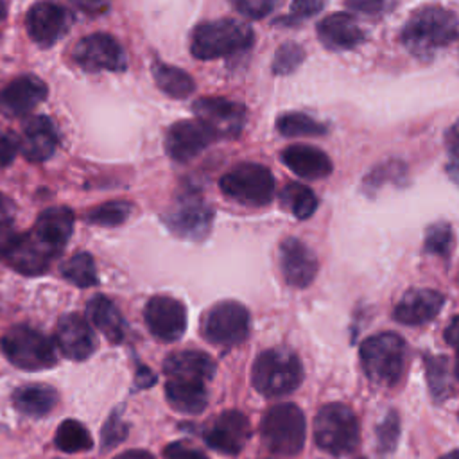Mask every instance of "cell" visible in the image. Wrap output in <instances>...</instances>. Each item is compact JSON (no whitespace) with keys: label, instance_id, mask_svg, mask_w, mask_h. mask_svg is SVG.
Wrapping results in <instances>:
<instances>
[{"label":"cell","instance_id":"60d3db41","mask_svg":"<svg viewBox=\"0 0 459 459\" xmlns=\"http://www.w3.org/2000/svg\"><path fill=\"white\" fill-rule=\"evenodd\" d=\"M446 145V172L454 183L459 185V120L452 124L445 134Z\"/></svg>","mask_w":459,"mask_h":459},{"label":"cell","instance_id":"816d5d0a","mask_svg":"<svg viewBox=\"0 0 459 459\" xmlns=\"http://www.w3.org/2000/svg\"><path fill=\"white\" fill-rule=\"evenodd\" d=\"M18 233L11 228V224H5V226H0V258L5 255V251L9 249V246L13 244L14 237Z\"/></svg>","mask_w":459,"mask_h":459},{"label":"cell","instance_id":"6da1fadb","mask_svg":"<svg viewBox=\"0 0 459 459\" xmlns=\"http://www.w3.org/2000/svg\"><path fill=\"white\" fill-rule=\"evenodd\" d=\"M459 32L457 16L441 5H421L405 22L400 39L402 45L418 59L429 61L450 45Z\"/></svg>","mask_w":459,"mask_h":459},{"label":"cell","instance_id":"ac0fdd59","mask_svg":"<svg viewBox=\"0 0 459 459\" xmlns=\"http://www.w3.org/2000/svg\"><path fill=\"white\" fill-rule=\"evenodd\" d=\"M47 99V84L36 75H20L0 90V113L9 118L29 115Z\"/></svg>","mask_w":459,"mask_h":459},{"label":"cell","instance_id":"681fc988","mask_svg":"<svg viewBox=\"0 0 459 459\" xmlns=\"http://www.w3.org/2000/svg\"><path fill=\"white\" fill-rule=\"evenodd\" d=\"M13 217H14V203L4 192H0V226L11 224Z\"/></svg>","mask_w":459,"mask_h":459},{"label":"cell","instance_id":"d4e9b609","mask_svg":"<svg viewBox=\"0 0 459 459\" xmlns=\"http://www.w3.org/2000/svg\"><path fill=\"white\" fill-rule=\"evenodd\" d=\"M74 212L66 206L47 208L38 215L32 233L59 255L74 231Z\"/></svg>","mask_w":459,"mask_h":459},{"label":"cell","instance_id":"836d02e7","mask_svg":"<svg viewBox=\"0 0 459 459\" xmlns=\"http://www.w3.org/2000/svg\"><path fill=\"white\" fill-rule=\"evenodd\" d=\"M407 176V169L405 163L398 161V160H389L384 163H378L362 181V190L368 195H373L375 192H378L384 185L387 183H400L403 181Z\"/></svg>","mask_w":459,"mask_h":459},{"label":"cell","instance_id":"e0dca14e","mask_svg":"<svg viewBox=\"0 0 459 459\" xmlns=\"http://www.w3.org/2000/svg\"><path fill=\"white\" fill-rule=\"evenodd\" d=\"M317 258L308 246L296 237H287L280 244V271L283 280L296 289L308 287L317 274Z\"/></svg>","mask_w":459,"mask_h":459},{"label":"cell","instance_id":"4dcf8cb0","mask_svg":"<svg viewBox=\"0 0 459 459\" xmlns=\"http://www.w3.org/2000/svg\"><path fill=\"white\" fill-rule=\"evenodd\" d=\"M281 204L296 217V219H308L314 215L317 208L316 194L303 183H289L280 192Z\"/></svg>","mask_w":459,"mask_h":459},{"label":"cell","instance_id":"277c9868","mask_svg":"<svg viewBox=\"0 0 459 459\" xmlns=\"http://www.w3.org/2000/svg\"><path fill=\"white\" fill-rule=\"evenodd\" d=\"M251 380L260 394L276 398L292 393L301 384L303 368L296 353L285 348H269L255 359Z\"/></svg>","mask_w":459,"mask_h":459},{"label":"cell","instance_id":"1f68e13d","mask_svg":"<svg viewBox=\"0 0 459 459\" xmlns=\"http://www.w3.org/2000/svg\"><path fill=\"white\" fill-rule=\"evenodd\" d=\"M276 129L280 134L287 138L294 136H321L326 133V126L307 113L299 111H290L283 113L276 118Z\"/></svg>","mask_w":459,"mask_h":459},{"label":"cell","instance_id":"5bb4252c","mask_svg":"<svg viewBox=\"0 0 459 459\" xmlns=\"http://www.w3.org/2000/svg\"><path fill=\"white\" fill-rule=\"evenodd\" d=\"M145 323L161 341H176L186 328V308L172 296H152L145 305Z\"/></svg>","mask_w":459,"mask_h":459},{"label":"cell","instance_id":"bcb514c9","mask_svg":"<svg viewBox=\"0 0 459 459\" xmlns=\"http://www.w3.org/2000/svg\"><path fill=\"white\" fill-rule=\"evenodd\" d=\"M16 151H18V142L11 134L0 129V169L13 163Z\"/></svg>","mask_w":459,"mask_h":459},{"label":"cell","instance_id":"c3c4849f","mask_svg":"<svg viewBox=\"0 0 459 459\" xmlns=\"http://www.w3.org/2000/svg\"><path fill=\"white\" fill-rule=\"evenodd\" d=\"M79 11L86 14H100L108 9L109 0H70Z\"/></svg>","mask_w":459,"mask_h":459},{"label":"cell","instance_id":"d6a6232c","mask_svg":"<svg viewBox=\"0 0 459 459\" xmlns=\"http://www.w3.org/2000/svg\"><path fill=\"white\" fill-rule=\"evenodd\" d=\"M54 443L59 450L66 452V454H77V452H84L90 450L93 441L91 436L88 432V429L75 421V420H65L54 436Z\"/></svg>","mask_w":459,"mask_h":459},{"label":"cell","instance_id":"44dd1931","mask_svg":"<svg viewBox=\"0 0 459 459\" xmlns=\"http://www.w3.org/2000/svg\"><path fill=\"white\" fill-rule=\"evenodd\" d=\"M443 303V294L434 289H411L396 303L393 317L402 325H423L439 314Z\"/></svg>","mask_w":459,"mask_h":459},{"label":"cell","instance_id":"7bdbcfd3","mask_svg":"<svg viewBox=\"0 0 459 459\" xmlns=\"http://www.w3.org/2000/svg\"><path fill=\"white\" fill-rule=\"evenodd\" d=\"M326 2L328 0H292L290 11H289V20L301 22L305 18H312L323 11Z\"/></svg>","mask_w":459,"mask_h":459},{"label":"cell","instance_id":"d590c367","mask_svg":"<svg viewBox=\"0 0 459 459\" xmlns=\"http://www.w3.org/2000/svg\"><path fill=\"white\" fill-rule=\"evenodd\" d=\"M454 230L448 222H434L425 231V244L423 249L430 255L448 258L454 249Z\"/></svg>","mask_w":459,"mask_h":459},{"label":"cell","instance_id":"f5cc1de1","mask_svg":"<svg viewBox=\"0 0 459 459\" xmlns=\"http://www.w3.org/2000/svg\"><path fill=\"white\" fill-rule=\"evenodd\" d=\"M117 459H154V457L143 450H129V452L120 454Z\"/></svg>","mask_w":459,"mask_h":459},{"label":"cell","instance_id":"8d00e7d4","mask_svg":"<svg viewBox=\"0 0 459 459\" xmlns=\"http://www.w3.org/2000/svg\"><path fill=\"white\" fill-rule=\"evenodd\" d=\"M131 213V204L127 201H108L91 208L84 219L97 226H120Z\"/></svg>","mask_w":459,"mask_h":459},{"label":"cell","instance_id":"d6986e66","mask_svg":"<svg viewBox=\"0 0 459 459\" xmlns=\"http://www.w3.org/2000/svg\"><path fill=\"white\" fill-rule=\"evenodd\" d=\"M249 437L247 418L240 411L221 412L204 430V441L217 452L235 455Z\"/></svg>","mask_w":459,"mask_h":459},{"label":"cell","instance_id":"4fadbf2b","mask_svg":"<svg viewBox=\"0 0 459 459\" xmlns=\"http://www.w3.org/2000/svg\"><path fill=\"white\" fill-rule=\"evenodd\" d=\"M215 138V133L199 118L178 120L165 134V151L174 161L186 163L201 154Z\"/></svg>","mask_w":459,"mask_h":459},{"label":"cell","instance_id":"b9f144b4","mask_svg":"<svg viewBox=\"0 0 459 459\" xmlns=\"http://www.w3.org/2000/svg\"><path fill=\"white\" fill-rule=\"evenodd\" d=\"M280 0H230V4L246 18L258 20L267 16Z\"/></svg>","mask_w":459,"mask_h":459},{"label":"cell","instance_id":"7dc6e473","mask_svg":"<svg viewBox=\"0 0 459 459\" xmlns=\"http://www.w3.org/2000/svg\"><path fill=\"white\" fill-rule=\"evenodd\" d=\"M344 5L357 13L380 14L387 7V0H344Z\"/></svg>","mask_w":459,"mask_h":459},{"label":"cell","instance_id":"db71d44e","mask_svg":"<svg viewBox=\"0 0 459 459\" xmlns=\"http://www.w3.org/2000/svg\"><path fill=\"white\" fill-rule=\"evenodd\" d=\"M439 459H459V450H452V452L441 455Z\"/></svg>","mask_w":459,"mask_h":459},{"label":"cell","instance_id":"8992f818","mask_svg":"<svg viewBox=\"0 0 459 459\" xmlns=\"http://www.w3.org/2000/svg\"><path fill=\"white\" fill-rule=\"evenodd\" d=\"M317 446L332 455H344L359 443V421L355 412L342 403H328L314 420Z\"/></svg>","mask_w":459,"mask_h":459},{"label":"cell","instance_id":"ab89813d","mask_svg":"<svg viewBox=\"0 0 459 459\" xmlns=\"http://www.w3.org/2000/svg\"><path fill=\"white\" fill-rule=\"evenodd\" d=\"M398 436H400V418L394 411H389L377 429L378 450L384 454H389L396 446Z\"/></svg>","mask_w":459,"mask_h":459},{"label":"cell","instance_id":"ee69618b","mask_svg":"<svg viewBox=\"0 0 459 459\" xmlns=\"http://www.w3.org/2000/svg\"><path fill=\"white\" fill-rule=\"evenodd\" d=\"M126 425L122 423L120 416L117 412L111 414V418L108 420V423L104 425L102 430V445L104 448H111L113 445H117L118 441H122L126 437Z\"/></svg>","mask_w":459,"mask_h":459},{"label":"cell","instance_id":"603a6c76","mask_svg":"<svg viewBox=\"0 0 459 459\" xmlns=\"http://www.w3.org/2000/svg\"><path fill=\"white\" fill-rule=\"evenodd\" d=\"M319 41L328 50H351L364 41V30L348 13H332L317 22Z\"/></svg>","mask_w":459,"mask_h":459},{"label":"cell","instance_id":"9a60e30c","mask_svg":"<svg viewBox=\"0 0 459 459\" xmlns=\"http://www.w3.org/2000/svg\"><path fill=\"white\" fill-rule=\"evenodd\" d=\"M25 25L34 43L41 47H50L66 34L70 27V14L63 5L43 0L29 9Z\"/></svg>","mask_w":459,"mask_h":459},{"label":"cell","instance_id":"3957f363","mask_svg":"<svg viewBox=\"0 0 459 459\" xmlns=\"http://www.w3.org/2000/svg\"><path fill=\"white\" fill-rule=\"evenodd\" d=\"M407 348L400 335L384 332L360 344V364L366 377L377 385H396L405 371Z\"/></svg>","mask_w":459,"mask_h":459},{"label":"cell","instance_id":"f907efd6","mask_svg":"<svg viewBox=\"0 0 459 459\" xmlns=\"http://www.w3.org/2000/svg\"><path fill=\"white\" fill-rule=\"evenodd\" d=\"M445 341L448 346L459 351V316H455L445 328Z\"/></svg>","mask_w":459,"mask_h":459},{"label":"cell","instance_id":"9f6ffc18","mask_svg":"<svg viewBox=\"0 0 459 459\" xmlns=\"http://www.w3.org/2000/svg\"><path fill=\"white\" fill-rule=\"evenodd\" d=\"M455 377L459 378V359H457V362H455Z\"/></svg>","mask_w":459,"mask_h":459},{"label":"cell","instance_id":"2e32d148","mask_svg":"<svg viewBox=\"0 0 459 459\" xmlns=\"http://www.w3.org/2000/svg\"><path fill=\"white\" fill-rule=\"evenodd\" d=\"M57 256L56 251H52L48 246H45L32 231L30 233H18L2 256L4 262H7L9 267L18 271L20 274L36 276L45 273L52 260Z\"/></svg>","mask_w":459,"mask_h":459},{"label":"cell","instance_id":"83f0119b","mask_svg":"<svg viewBox=\"0 0 459 459\" xmlns=\"http://www.w3.org/2000/svg\"><path fill=\"white\" fill-rule=\"evenodd\" d=\"M88 317L97 330L113 344L122 342L126 333V325L120 310L106 296H95L88 303Z\"/></svg>","mask_w":459,"mask_h":459},{"label":"cell","instance_id":"7402d4cb","mask_svg":"<svg viewBox=\"0 0 459 459\" xmlns=\"http://www.w3.org/2000/svg\"><path fill=\"white\" fill-rule=\"evenodd\" d=\"M57 147V133L48 117L38 115L29 118L22 127L20 151L25 160L39 163L48 160Z\"/></svg>","mask_w":459,"mask_h":459},{"label":"cell","instance_id":"30bf717a","mask_svg":"<svg viewBox=\"0 0 459 459\" xmlns=\"http://www.w3.org/2000/svg\"><path fill=\"white\" fill-rule=\"evenodd\" d=\"M163 221L174 235L186 240H203L212 230L213 210L199 194L186 192L178 195Z\"/></svg>","mask_w":459,"mask_h":459},{"label":"cell","instance_id":"ba28073f","mask_svg":"<svg viewBox=\"0 0 459 459\" xmlns=\"http://www.w3.org/2000/svg\"><path fill=\"white\" fill-rule=\"evenodd\" d=\"M2 350L9 362L20 369H45L56 364L50 339L29 325L11 326L2 337Z\"/></svg>","mask_w":459,"mask_h":459},{"label":"cell","instance_id":"11a10c76","mask_svg":"<svg viewBox=\"0 0 459 459\" xmlns=\"http://www.w3.org/2000/svg\"><path fill=\"white\" fill-rule=\"evenodd\" d=\"M5 2L4 0H0V23L4 22V18H5Z\"/></svg>","mask_w":459,"mask_h":459},{"label":"cell","instance_id":"e575fe53","mask_svg":"<svg viewBox=\"0 0 459 459\" xmlns=\"http://www.w3.org/2000/svg\"><path fill=\"white\" fill-rule=\"evenodd\" d=\"M63 276L77 285V287H91L97 283V271L95 262L90 253H77L72 258H68L61 267Z\"/></svg>","mask_w":459,"mask_h":459},{"label":"cell","instance_id":"9c48e42d","mask_svg":"<svg viewBox=\"0 0 459 459\" xmlns=\"http://www.w3.org/2000/svg\"><path fill=\"white\" fill-rule=\"evenodd\" d=\"M201 332L215 346L240 344L249 333V312L238 301H219L204 314Z\"/></svg>","mask_w":459,"mask_h":459},{"label":"cell","instance_id":"52a82bcc","mask_svg":"<svg viewBox=\"0 0 459 459\" xmlns=\"http://www.w3.org/2000/svg\"><path fill=\"white\" fill-rule=\"evenodd\" d=\"M221 192L246 206H265L274 197V178L260 163H238L219 179Z\"/></svg>","mask_w":459,"mask_h":459},{"label":"cell","instance_id":"8fae6325","mask_svg":"<svg viewBox=\"0 0 459 459\" xmlns=\"http://www.w3.org/2000/svg\"><path fill=\"white\" fill-rule=\"evenodd\" d=\"M72 57L86 72H120L127 65L124 48L106 32H95L79 39Z\"/></svg>","mask_w":459,"mask_h":459},{"label":"cell","instance_id":"7c38bea8","mask_svg":"<svg viewBox=\"0 0 459 459\" xmlns=\"http://www.w3.org/2000/svg\"><path fill=\"white\" fill-rule=\"evenodd\" d=\"M192 109L217 138L238 136L246 122L244 106L222 97H201L194 102Z\"/></svg>","mask_w":459,"mask_h":459},{"label":"cell","instance_id":"484cf974","mask_svg":"<svg viewBox=\"0 0 459 459\" xmlns=\"http://www.w3.org/2000/svg\"><path fill=\"white\" fill-rule=\"evenodd\" d=\"M163 371L167 378L181 380H199L206 382L215 373V362L210 355L197 350H181L170 353L163 362Z\"/></svg>","mask_w":459,"mask_h":459},{"label":"cell","instance_id":"5b68a950","mask_svg":"<svg viewBox=\"0 0 459 459\" xmlns=\"http://www.w3.org/2000/svg\"><path fill=\"white\" fill-rule=\"evenodd\" d=\"M262 441L273 454L294 455L307 437V423L301 409L294 403L273 405L260 423Z\"/></svg>","mask_w":459,"mask_h":459},{"label":"cell","instance_id":"74e56055","mask_svg":"<svg viewBox=\"0 0 459 459\" xmlns=\"http://www.w3.org/2000/svg\"><path fill=\"white\" fill-rule=\"evenodd\" d=\"M427 380L430 393L436 400H443L448 393V359L446 357H427Z\"/></svg>","mask_w":459,"mask_h":459},{"label":"cell","instance_id":"cb8c5ba5","mask_svg":"<svg viewBox=\"0 0 459 459\" xmlns=\"http://www.w3.org/2000/svg\"><path fill=\"white\" fill-rule=\"evenodd\" d=\"M280 160L283 165L303 179H323L330 176L333 165L328 154L314 145L296 143L281 151Z\"/></svg>","mask_w":459,"mask_h":459},{"label":"cell","instance_id":"f546056e","mask_svg":"<svg viewBox=\"0 0 459 459\" xmlns=\"http://www.w3.org/2000/svg\"><path fill=\"white\" fill-rule=\"evenodd\" d=\"M152 77L156 86L172 99H186L195 90V82L190 74L161 61L152 65Z\"/></svg>","mask_w":459,"mask_h":459},{"label":"cell","instance_id":"ffe728a7","mask_svg":"<svg viewBox=\"0 0 459 459\" xmlns=\"http://www.w3.org/2000/svg\"><path fill=\"white\" fill-rule=\"evenodd\" d=\"M56 346L72 360H84L95 348L93 332L79 314H66L56 325Z\"/></svg>","mask_w":459,"mask_h":459},{"label":"cell","instance_id":"7a4b0ae2","mask_svg":"<svg viewBox=\"0 0 459 459\" xmlns=\"http://www.w3.org/2000/svg\"><path fill=\"white\" fill-rule=\"evenodd\" d=\"M255 41L251 25L233 18L199 23L190 36V52L195 59H217L238 54Z\"/></svg>","mask_w":459,"mask_h":459},{"label":"cell","instance_id":"4316f807","mask_svg":"<svg viewBox=\"0 0 459 459\" xmlns=\"http://www.w3.org/2000/svg\"><path fill=\"white\" fill-rule=\"evenodd\" d=\"M204 384L206 382L199 380L169 378L165 384V396L174 409L186 414H197L206 407L208 402Z\"/></svg>","mask_w":459,"mask_h":459},{"label":"cell","instance_id":"f6af8a7d","mask_svg":"<svg viewBox=\"0 0 459 459\" xmlns=\"http://www.w3.org/2000/svg\"><path fill=\"white\" fill-rule=\"evenodd\" d=\"M165 459H208L203 452L185 445V443H170L165 452Z\"/></svg>","mask_w":459,"mask_h":459},{"label":"cell","instance_id":"f1b7e54d","mask_svg":"<svg viewBox=\"0 0 459 459\" xmlns=\"http://www.w3.org/2000/svg\"><path fill=\"white\" fill-rule=\"evenodd\" d=\"M57 403V393L45 384H29L22 385L13 393V405L18 412L41 418L47 416Z\"/></svg>","mask_w":459,"mask_h":459},{"label":"cell","instance_id":"f35d334b","mask_svg":"<svg viewBox=\"0 0 459 459\" xmlns=\"http://www.w3.org/2000/svg\"><path fill=\"white\" fill-rule=\"evenodd\" d=\"M305 59V50L301 45L294 41H287L278 47L274 59H273V72L276 75L292 74Z\"/></svg>","mask_w":459,"mask_h":459}]
</instances>
